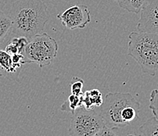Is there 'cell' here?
Wrapping results in <instances>:
<instances>
[{
	"label": "cell",
	"instance_id": "cell-1",
	"mask_svg": "<svg viewBox=\"0 0 158 136\" xmlns=\"http://www.w3.org/2000/svg\"><path fill=\"white\" fill-rule=\"evenodd\" d=\"M6 14L12 23L10 34L28 40L43 31L49 19L47 6L42 0H17Z\"/></svg>",
	"mask_w": 158,
	"mask_h": 136
},
{
	"label": "cell",
	"instance_id": "cell-4",
	"mask_svg": "<svg viewBox=\"0 0 158 136\" xmlns=\"http://www.w3.org/2000/svg\"><path fill=\"white\" fill-rule=\"evenodd\" d=\"M57 52L56 41L48 34L40 33L28 41L24 54L28 60L42 68L52 64L57 55Z\"/></svg>",
	"mask_w": 158,
	"mask_h": 136
},
{
	"label": "cell",
	"instance_id": "cell-2",
	"mask_svg": "<svg viewBox=\"0 0 158 136\" xmlns=\"http://www.w3.org/2000/svg\"><path fill=\"white\" fill-rule=\"evenodd\" d=\"M98 109L106 126L117 129L138 119L141 105L130 93H109Z\"/></svg>",
	"mask_w": 158,
	"mask_h": 136
},
{
	"label": "cell",
	"instance_id": "cell-9",
	"mask_svg": "<svg viewBox=\"0 0 158 136\" xmlns=\"http://www.w3.org/2000/svg\"><path fill=\"white\" fill-rule=\"evenodd\" d=\"M81 106L86 109H93L100 107L103 103V95L99 89L87 90L81 96Z\"/></svg>",
	"mask_w": 158,
	"mask_h": 136
},
{
	"label": "cell",
	"instance_id": "cell-16",
	"mask_svg": "<svg viewBox=\"0 0 158 136\" xmlns=\"http://www.w3.org/2000/svg\"><path fill=\"white\" fill-rule=\"evenodd\" d=\"M114 128H111L105 125L102 129L99 130L94 136H118Z\"/></svg>",
	"mask_w": 158,
	"mask_h": 136
},
{
	"label": "cell",
	"instance_id": "cell-15",
	"mask_svg": "<svg viewBox=\"0 0 158 136\" xmlns=\"http://www.w3.org/2000/svg\"><path fill=\"white\" fill-rule=\"evenodd\" d=\"M149 108L153 113V117L158 118V83L157 88L156 89H153L150 93Z\"/></svg>",
	"mask_w": 158,
	"mask_h": 136
},
{
	"label": "cell",
	"instance_id": "cell-10",
	"mask_svg": "<svg viewBox=\"0 0 158 136\" xmlns=\"http://www.w3.org/2000/svg\"><path fill=\"white\" fill-rule=\"evenodd\" d=\"M121 8L133 14H139L149 0H115Z\"/></svg>",
	"mask_w": 158,
	"mask_h": 136
},
{
	"label": "cell",
	"instance_id": "cell-3",
	"mask_svg": "<svg viewBox=\"0 0 158 136\" xmlns=\"http://www.w3.org/2000/svg\"><path fill=\"white\" fill-rule=\"evenodd\" d=\"M128 55L138 63L144 74L154 76L158 71V34L131 32Z\"/></svg>",
	"mask_w": 158,
	"mask_h": 136
},
{
	"label": "cell",
	"instance_id": "cell-7",
	"mask_svg": "<svg viewBox=\"0 0 158 136\" xmlns=\"http://www.w3.org/2000/svg\"><path fill=\"white\" fill-rule=\"evenodd\" d=\"M137 31L158 34V0H149L143 7Z\"/></svg>",
	"mask_w": 158,
	"mask_h": 136
},
{
	"label": "cell",
	"instance_id": "cell-5",
	"mask_svg": "<svg viewBox=\"0 0 158 136\" xmlns=\"http://www.w3.org/2000/svg\"><path fill=\"white\" fill-rule=\"evenodd\" d=\"M105 125L98 108L86 109L81 106L72 113L70 136H94Z\"/></svg>",
	"mask_w": 158,
	"mask_h": 136
},
{
	"label": "cell",
	"instance_id": "cell-18",
	"mask_svg": "<svg viewBox=\"0 0 158 136\" xmlns=\"http://www.w3.org/2000/svg\"><path fill=\"white\" fill-rule=\"evenodd\" d=\"M127 136H143V135L140 134H128Z\"/></svg>",
	"mask_w": 158,
	"mask_h": 136
},
{
	"label": "cell",
	"instance_id": "cell-14",
	"mask_svg": "<svg viewBox=\"0 0 158 136\" xmlns=\"http://www.w3.org/2000/svg\"><path fill=\"white\" fill-rule=\"evenodd\" d=\"M70 86H71V94L79 96L82 95V89L84 87V81L82 79L77 77H74L70 82Z\"/></svg>",
	"mask_w": 158,
	"mask_h": 136
},
{
	"label": "cell",
	"instance_id": "cell-12",
	"mask_svg": "<svg viewBox=\"0 0 158 136\" xmlns=\"http://www.w3.org/2000/svg\"><path fill=\"white\" fill-rule=\"evenodd\" d=\"M139 131L143 136H158V118L153 117L139 128Z\"/></svg>",
	"mask_w": 158,
	"mask_h": 136
},
{
	"label": "cell",
	"instance_id": "cell-13",
	"mask_svg": "<svg viewBox=\"0 0 158 136\" xmlns=\"http://www.w3.org/2000/svg\"><path fill=\"white\" fill-rule=\"evenodd\" d=\"M81 107V96H75L71 94L68 99L65 101L60 106V109L64 112H71V113L74 112L77 108Z\"/></svg>",
	"mask_w": 158,
	"mask_h": 136
},
{
	"label": "cell",
	"instance_id": "cell-17",
	"mask_svg": "<svg viewBox=\"0 0 158 136\" xmlns=\"http://www.w3.org/2000/svg\"><path fill=\"white\" fill-rule=\"evenodd\" d=\"M5 51L6 52H8L10 55H14V54L20 53V50H19L18 48L17 47V45L11 42H10V43L6 46Z\"/></svg>",
	"mask_w": 158,
	"mask_h": 136
},
{
	"label": "cell",
	"instance_id": "cell-11",
	"mask_svg": "<svg viewBox=\"0 0 158 136\" xmlns=\"http://www.w3.org/2000/svg\"><path fill=\"white\" fill-rule=\"evenodd\" d=\"M11 20L9 16L0 9V44L3 42L11 33Z\"/></svg>",
	"mask_w": 158,
	"mask_h": 136
},
{
	"label": "cell",
	"instance_id": "cell-6",
	"mask_svg": "<svg viewBox=\"0 0 158 136\" xmlns=\"http://www.w3.org/2000/svg\"><path fill=\"white\" fill-rule=\"evenodd\" d=\"M65 28L69 30L84 29L92 21L91 14L85 5H75L57 15Z\"/></svg>",
	"mask_w": 158,
	"mask_h": 136
},
{
	"label": "cell",
	"instance_id": "cell-8",
	"mask_svg": "<svg viewBox=\"0 0 158 136\" xmlns=\"http://www.w3.org/2000/svg\"><path fill=\"white\" fill-rule=\"evenodd\" d=\"M21 70L14 64L11 55L5 50L0 49V77L16 80L18 78Z\"/></svg>",
	"mask_w": 158,
	"mask_h": 136
}]
</instances>
